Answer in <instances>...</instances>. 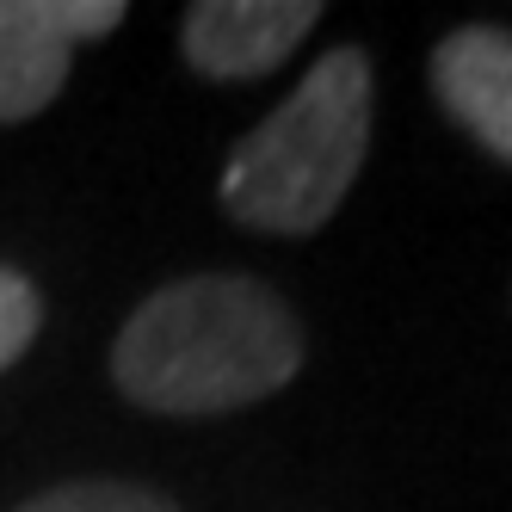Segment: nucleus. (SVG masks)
<instances>
[{"label": "nucleus", "mask_w": 512, "mask_h": 512, "mask_svg": "<svg viewBox=\"0 0 512 512\" xmlns=\"http://www.w3.org/2000/svg\"><path fill=\"white\" fill-rule=\"evenodd\" d=\"M38 321H44V303L13 266H0V371H13L25 358V346L38 340Z\"/></svg>", "instance_id": "obj_7"}, {"label": "nucleus", "mask_w": 512, "mask_h": 512, "mask_svg": "<svg viewBox=\"0 0 512 512\" xmlns=\"http://www.w3.org/2000/svg\"><path fill=\"white\" fill-rule=\"evenodd\" d=\"M315 0H198L179 25L186 62L210 81H253L315 31Z\"/></svg>", "instance_id": "obj_4"}, {"label": "nucleus", "mask_w": 512, "mask_h": 512, "mask_svg": "<svg viewBox=\"0 0 512 512\" xmlns=\"http://www.w3.org/2000/svg\"><path fill=\"white\" fill-rule=\"evenodd\" d=\"M432 87L451 124H463L494 161L512 167V31L457 25L432 50Z\"/></svg>", "instance_id": "obj_5"}, {"label": "nucleus", "mask_w": 512, "mask_h": 512, "mask_svg": "<svg viewBox=\"0 0 512 512\" xmlns=\"http://www.w3.org/2000/svg\"><path fill=\"white\" fill-rule=\"evenodd\" d=\"M303 364V327L278 290L241 272L161 284L112 346L118 389L149 414L198 420L278 395Z\"/></svg>", "instance_id": "obj_1"}, {"label": "nucleus", "mask_w": 512, "mask_h": 512, "mask_svg": "<svg viewBox=\"0 0 512 512\" xmlns=\"http://www.w3.org/2000/svg\"><path fill=\"white\" fill-rule=\"evenodd\" d=\"M19 512H179V506L155 488H136V482H68V488L25 500Z\"/></svg>", "instance_id": "obj_6"}, {"label": "nucleus", "mask_w": 512, "mask_h": 512, "mask_svg": "<svg viewBox=\"0 0 512 512\" xmlns=\"http://www.w3.org/2000/svg\"><path fill=\"white\" fill-rule=\"evenodd\" d=\"M118 25V0H0V124L44 112L68 81V50Z\"/></svg>", "instance_id": "obj_3"}, {"label": "nucleus", "mask_w": 512, "mask_h": 512, "mask_svg": "<svg viewBox=\"0 0 512 512\" xmlns=\"http://www.w3.org/2000/svg\"><path fill=\"white\" fill-rule=\"evenodd\" d=\"M364 149H371V62L340 44L260 130L235 142L216 198L241 229L315 235L352 192Z\"/></svg>", "instance_id": "obj_2"}]
</instances>
